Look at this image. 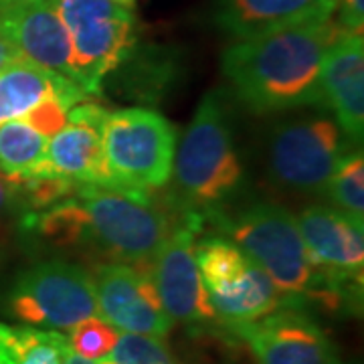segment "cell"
Wrapping results in <instances>:
<instances>
[{
	"label": "cell",
	"instance_id": "cell-1",
	"mask_svg": "<svg viewBox=\"0 0 364 364\" xmlns=\"http://www.w3.org/2000/svg\"><path fill=\"white\" fill-rule=\"evenodd\" d=\"M28 227L55 245H81L146 269L168 239L174 219L148 193L79 184L59 203L33 213Z\"/></svg>",
	"mask_w": 364,
	"mask_h": 364
},
{
	"label": "cell",
	"instance_id": "cell-2",
	"mask_svg": "<svg viewBox=\"0 0 364 364\" xmlns=\"http://www.w3.org/2000/svg\"><path fill=\"white\" fill-rule=\"evenodd\" d=\"M340 31L332 21H322L235 39L223 51V73L255 114L322 104L320 69Z\"/></svg>",
	"mask_w": 364,
	"mask_h": 364
},
{
	"label": "cell",
	"instance_id": "cell-3",
	"mask_svg": "<svg viewBox=\"0 0 364 364\" xmlns=\"http://www.w3.org/2000/svg\"><path fill=\"white\" fill-rule=\"evenodd\" d=\"M208 221L269 275L286 306L304 308L308 301H316L338 312L360 304L363 294L336 284L316 263L301 239L296 217L284 207L255 203L233 217L217 213Z\"/></svg>",
	"mask_w": 364,
	"mask_h": 364
},
{
	"label": "cell",
	"instance_id": "cell-4",
	"mask_svg": "<svg viewBox=\"0 0 364 364\" xmlns=\"http://www.w3.org/2000/svg\"><path fill=\"white\" fill-rule=\"evenodd\" d=\"M174 195L182 215L208 221L239 191L243 164L235 148L231 119L219 91H208L196 107L174 154Z\"/></svg>",
	"mask_w": 364,
	"mask_h": 364
},
{
	"label": "cell",
	"instance_id": "cell-5",
	"mask_svg": "<svg viewBox=\"0 0 364 364\" xmlns=\"http://www.w3.org/2000/svg\"><path fill=\"white\" fill-rule=\"evenodd\" d=\"M176 154V130L144 107L109 112L104 126V186L154 191L166 186Z\"/></svg>",
	"mask_w": 364,
	"mask_h": 364
},
{
	"label": "cell",
	"instance_id": "cell-6",
	"mask_svg": "<svg viewBox=\"0 0 364 364\" xmlns=\"http://www.w3.org/2000/svg\"><path fill=\"white\" fill-rule=\"evenodd\" d=\"M195 259L215 316L227 330L286 306L269 275L231 239L223 235L205 237L195 245Z\"/></svg>",
	"mask_w": 364,
	"mask_h": 364
},
{
	"label": "cell",
	"instance_id": "cell-7",
	"mask_svg": "<svg viewBox=\"0 0 364 364\" xmlns=\"http://www.w3.org/2000/svg\"><path fill=\"white\" fill-rule=\"evenodd\" d=\"M71 43L73 77L87 95L102 91L104 79L132 51L136 21L117 0H53Z\"/></svg>",
	"mask_w": 364,
	"mask_h": 364
},
{
	"label": "cell",
	"instance_id": "cell-8",
	"mask_svg": "<svg viewBox=\"0 0 364 364\" xmlns=\"http://www.w3.org/2000/svg\"><path fill=\"white\" fill-rule=\"evenodd\" d=\"M4 310L21 324L69 332L97 314L93 277L65 259L41 261L14 277Z\"/></svg>",
	"mask_w": 364,
	"mask_h": 364
},
{
	"label": "cell",
	"instance_id": "cell-9",
	"mask_svg": "<svg viewBox=\"0 0 364 364\" xmlns=\"http://www.w3.org/2000/svg\"><path fill=\"white\" fill-rule=\"evenodd\" d=\"M336 119L301 117L277 126L269 140V170L289 191L324 193L334 170L348 154V142Z\"/></svg>",
	"mask_w": 364,
	"mask_h": 364
},
{
	"label": "cell",
	"instance_id": "cell-10",
	"mask_svg": "<svg viewBox=\"0 0 364 364\" xmlns=\"http://www.w3.org/2000/svg\"><path fill=\"white\" fill-rule=\"evenodd\" d=\"M200 227L198 217L182 215L146 267L170 320L184 326H205L217 320L195 259V239Z\"/></svg>",
	"mask_w": 364,
	"mask_h": 364
},
{
	"label": "cell",
	"instance_id": "cell-11",
	"mask_svg": "<svg viewBox=\"0 0 364 364\" xmlns=\"http://www.w3.org/2000/svg\"><path fill=\"white\" fill-rule=\"evenodd\" d=\"M97 316L122 334L168 336L174 322L164 310L150 275L122 261L97 263L91 273Z\"/></svg>",
	"mask_w": 364,
	"mask_h": 364
},
{
	"label": "cell",
	"instance_id": "cell-12",
	"mask_svg": "<svg viewBox=\"0 0 364 364\" xmlns=\"http://www.w3.org/2000/svg\"><path fill=\"white\" fill-rule=\"evenodd\" d=\"M229 332L247 344L257 364H342L334 342L301 308L284 306Z\"/></svg>",
	"mask_w": 364,
	"mask_h": 364
},
{
	"label": "cell",
	"instance_id": "cell-13",
	"mask_svg": "<svg viewBox=\"0 0 364 364\" xmlns=\"http://www.w3.org/2000/svg\"><path fill=\"white\" fill-rule=\"evenodd\" d=\"M316 263L336 284L363 294L364 221L334 207H308L296 217Z\"/></svg>",
	"mask_w": 364,
	"mask_h": 364
},
{
	"label": "cell",
	"instance_id": "cell-14",
	"mask_svg": "<svg viewBox=\"0 0 364 364\" xmlns=\"http://www.w3.org/2000/svg\"><path fill=\"white\" fill-rule=\"evenodd\" d=\"M107 109L77 104L67 112L65 126L47 142L43 166L73 184H104V126Z\"/></svg>",
	"mask_w": 364,
	"mask_h": 364
},
{
	"label": "cell",
	"instance_id": "cell-15",
	"mask_svg": "<svg viewBox=\"0 0 364 364\" xmlns=\"http://www.w3.org/2000/svg\"><path fill=\"white\" fill-rule=\"evenodd\" d=\"M322 104L352 142L364 134V41L363 33L340 31L328 47L320 69Z\"/></svg>",
	"mask_w": 364,
	"mask_h": 364
},
{
	"label": "cell",
	"instance_id": "cell-16",
	"mask_svg": "<svg viewBox=\"0 0 364 364\" xmlns=\"http://www.w3.org/2000/svg\"><path fill=\"white\" fill-rule=\"evenodd\" d=\"M0 23L16 45L21 59L75 81L69 35L53 0H35L2 13Z\"/></svg>",
	"mask_w": 364,
	"mask_h": 364
},
{
	"label": "cell",
	"instance_id": "cell-17",
	"mask_svg": "<svg viewBox=\"0 0 364 364\" xmlns=\"http://www.w3.org/2000/svg\"><path fill=\"white\" fill-rule=\"evenodd\" d=\"M336 0H221L217 23L233 39L330 21Z\"/></svg>",
	"mask_w": 364,
	"mask_h": 364
},
{
	"label": "cell",
	"instance_id": "cell-18",
	"mask_svg": "<svg viewBox=\"0 0 364 364\" xmlns=\"http://www.w3.org/2000/svg\"><path fill=\"white\" fill-rule=\"evenodd\" d=\"M85 97L87 93L73 79L55 75L25 59H16L0 71V124L25 117L49 100L69 112Z\"/></svg>",
	"mask_w": 364,
	"mask_h": 364
},
{
	"label": "cell",
	"instance_id": "cell-19",
	"mask_svg": "<svg viewBox=\"0 0 364 364\" xmlns=\"http://www.w3.org/2000/svg\"><path fill=\"white\" fill-rule=\"evenodd\" d=\"M69 350L63 332L0 322V364H63Z\"/></svg>",
	"mask_w": 364,
	"mask_h": 364
},
{
	"label": "cell",
	"instance_id": "cell-20",
	"mask_svg": "<svg viewBox=\"0 0 364 364\" xmlns=\"http://www.w3.org/2000/svg\"><path fill=\"white\" fill-rule=\"evenodd\" d=\"M47 136L25 117L0 124V174L11 182L26 178L45 160Z\"/></svg>",
	"mask_w": 364,
	"mask_h": 364
},
{
	"label": "cell",
	"instance_id": "cell-21",
	"mask_svg": "<svg viewBox=\"0 0 364 364\" xmlns=\"http://www.w3.org/2000/svg\"><path fill=\"white\" fill-rule=\"evenodd\" d=\"M326 195L334 208L364 221V158L363 152H348L326 184Z\"/></svg>",
	"mask_w": 364,
	"mask_h": 364
},
{
	"label": "cell",
	"instance_id": "cell-22",
	"mask_svg": "<svg viewBox=\"0 0 364 364\" xmlns=\"http://www.w3.org/2000/svg\"><path fill=\"white\" fill-rule=\"evenodd\" d=\"M97 364H182L156 336L122 334L114 350Z\"/></svg>",
	"mask_w": 364,
	"mask_h": 364
},
{
	"label": "cell",
	"instance_id": "cell-23",
	"mask_svg": "<svg viewBox=\"0 0 364 364\" xmlns=\"http://www.w3.org/2000/svg\"><path fill=\"white\" fill-rule=\"evenodd\" d=\"M122 332H117L112 324H107L100 316L87 318L77 326H73L67 334L71 350L90 358V360H102L109 352L114 350Z\"/></svg>",
	"mask_w": 364,
	"mask_h": 364
},
{
	"label": "cell",
	"instance_id": "cell-24",
	"mask_svg": "<svg viewBox=\"0 0 364 364\" xmlns=\"http://www.w3.org/2000/svg\"><path fill=\"white\" fill-rule=\"evenodd\" d=\"M338 26L348 33H363L364 0H336Z\"/></svg>",
	"mask_w": 364,
	"mask_h": 364
},
{
	"label": "cell",
	"instance_id": "cell-25",
	"mask_svg": "<svg viewBox=\"0 0 364 364\" xmlns=\"http://www.w3.org/2000/svg\"><path fill=\"white\" fill-rule=\"evenodd\" d=\"M16 59H21L18 49H16V45L11 39V35L6 33L4 25L0 23V71L6 65H11Z\"/></svg>",
	"mask_w": 364,
	"mask_h": 364
},
{
	"label": "cell",
	"instance_id": "cell-26",
	"mask_svg": "<svg viewBox=\"0 0 364 364\" xmlns=\"http://www.w3.org/2000/svg\"><path fill=\"white\" fill-rule=\"evenodd\" d=\"M14 184L11 181H6L2 174H0V213L4 210V207L9 205V200L13 198Z\"/></svg>",
	"mask_w": 364,
	"mask_h": 364
},
{
	"label": "cell",
	"instance_id": "cell-27",
	"mask_svg": "<svg viewBox=\"0 0 364 364\" xmlns=\"http://www.w3.org/2000/svg\"><path fill=\"white\" fill-rule=\"evenodd\" d=\"M28 2H35V0H0V14L9 13V11L18 9L23 4H28Z\"/></svg>",
	"mask_w": 364,
	"mask_h": 364
},
{
	"label": "cell",
	"instance_id": "cell-28",
	"mask_svg": "<svg viewBox=\"0 0 364 364\" xmlns=\"http://www.w3.org/2000/svg\"><path fill=\"white\" fill-rule=\"evenodd\" d=\"M63 364H97V360H90V358H83V356H79V354H75L73 350L67 352L65 360H63Z\"/></svg>",
	"mask_w": 364,
	"mask_h": 364
},
{
	"label": "cell",
	"instance_id": "cell-29",
	"mask_svg": "<svg viewBox=\"0 0 364 364\" xmlns=\"http://www.w3.org/2000/svg\"><path fill=\"white\" fill-rule=\"evenodd\" d=\"M117 2H122L124 6H132L134 4V0H117Z\"/></svg>",
	"mask_w": 364,
	"mask_h": 364
}]
</instances>
